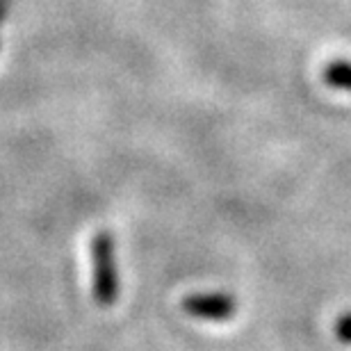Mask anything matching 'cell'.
Masks as SVG:
<instances>
[{
    "instance_id": "cell-1",
    "label": "cell",
    "mask_w": 351,
    "mask_h": 351,
    "mask_svg": "<svg viewBox=\"0 0 351 351\" xmlns=\"http://www.w3.org/2000/svg\"><path fill=\"white\" fill-rule=\"evenodd\" d=\"M91 294L101 308L117 304L119 297V271L114 256V240L108 230H98L91 237Z\"/></svg>"
},
{
    "instance_id": "cell-2",
    "label": "cell",
    "mask_w": 351,
    "mask_h": 351,
    "mask_svg": "<svg viewBox=\"0 0 351 351\" xmlns=\"http://www.w3.org/2000/svg\"><path fill=\"white\" fill-rule=\"evenodd\" d=\"M182 311L194 319L228 322L237 311V301L226 292H194L182 299Z\"/></svg>"
},
{
    "instance_id": "cell-3",
    "label": "cell",
    "mask_w": 351,
    "mask_h": 351,
    "mask_svg": "<svg viewBox=\"0 0 351 351\" xmlns=\"http://www.w3.org/2000/svg\"><path fill=\"white\" fill-rule=\"evenodd\" d=\"M322 78L328 87L349 91L351 94V62L349 60H333L328 62L322 71Z\"/></svg>"
},
{
    "instance_id": "cell-4",
    "label": "cell",
    "mask_w": 351,
    "mask_h": 351,
    "mask_svg": "<svg viewBox=\"0 0 351 351\" xmlns=\"http://www.w3.org/2000/svg\"><path fill=\"white\" fill-rule=\"evenodd\" d=\"M335 335H338L340 342L351 345V313H345L338 317V322H335Z\"/></svg>"
}]
</instances>
